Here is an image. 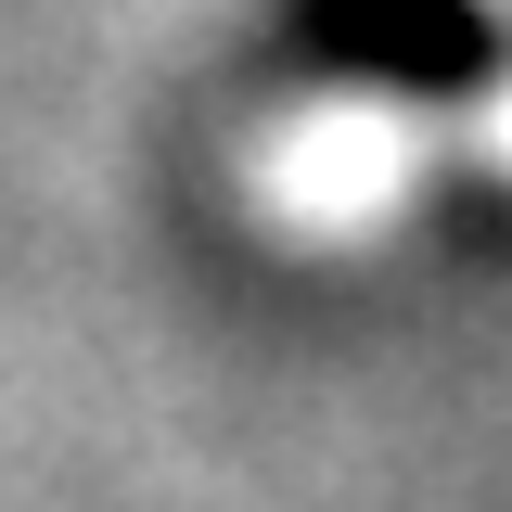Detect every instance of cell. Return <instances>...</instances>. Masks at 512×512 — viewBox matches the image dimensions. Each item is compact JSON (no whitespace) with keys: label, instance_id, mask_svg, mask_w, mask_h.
<instances>
[{"label":"cell","instance_id":"6da1fadb","mask_svg":"<svg viewBox=\"0 0 512 512\" xmlns=\"http://www.w3.org/2000/svg\"><path fill=\"white\" fill-rule=\"evenodd\" d=\"M448 154V128L397 90H308L244 141V205L269 244H308V256H346V244H384L410 218L423 167Z\"/></svg>","mask_w":512,"mask_h":512},{"label":"cell","instance_id":"7a4b0ae2","mask_svg":"<svg viewBox=\"0 0 512 512\" xmlns=\"http://www.w3.org/2000/svg\"><path fill=\"white\" fill-rule=\"evenodd\" d=\"M448 154H474L487 180H512V64L487 90H461V116H448Z\"/></svg>","mask_w":512,"mask_h":512},{"label":"cell","instance_id":"3957f363","mask_svg":"<svg viewBox=\"0 0 512 512\" xmlns=\"http://www.w3.org/2000/svg\"><path fill=\"white\" fill-rule=\"evenodd\" d=\"M474 13H512V0H474Z\"/></svg>","mask_w":512,"mask_h":512}]
</instances>
